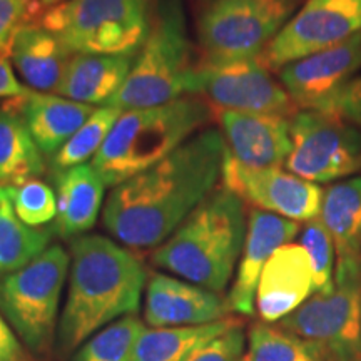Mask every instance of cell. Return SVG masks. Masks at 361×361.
Instances as JSON below:
<instances>
[{
  "label": "cell",
  "mask_w": 361,
  "mask_h": 361,
  "mask_svg": "<svg viewBox=\"0 0 361 361\" xmlns=\"http://www.w3.org/2000/svg\"><path fill=\"white\" fill-rule=\"evenodd\" d=\"M44 156L49 159L85 124L97 107L47 92H30L12 99Z\"/></svg>",
  "instance_id": "d6986e66"
},
{
  "label": "cell",
  "mask_w": 361,
  "mask_h": 361,
  "mask_svg": "<svg viewBox=\"0 0 361 361\" xmlns=\"http://www.w3.org/2000/svg\"><path fill=\"white\" fill-rule=\"evenodd\" d=\"M234 324H238L236 319L226 318L202 326L144 329L134 348L133 361H183L194 348L223 335Z\"/></svg>",
  "instance_id": "484cf974"
},
{
  "label": "cell",
  "mask_w": 361,
  "mask_h": 361,
  "mask_svg": "<svg viewBox=\"0 0 361 361\" xmlns=\"http://www.w3.org/2000/svg\"><path fill=\"white\" fill-rule=\"evenodd\" d=\"M135 56L74 54L57 94L89 106H107L128 80Z\"/></svg>",
  "instance_id": "7402d4cb"
},
{
  "label": "cell",
  "mask_w": 361,
  "mask_h": 361,
  "mask_svg": "<svg viewBox=\"0 0 361 361\" xmlns=\"http://www.w3.org/2000/svg\"><path fill=\"white\" fill-rule=\"evenodd\" d=\"M286 169L310 183H328L361 171V130L336 116L298 111L290 119Z\"/></svg>",
  "instance_id": "8fae6325"
},
{
  "label": "cell",
  "mask_w": 361,
  "mask_h": 361,
  "mask_svg": "<svg viewBox=\"0 0 361 361\" xmlns=\"http://www.w3.org/2000/svg\"><path fill=\"white\" fill-rule=\"evenodd\" d=\"M243 361H324V358L310 343L293 333L261 322L250 329Z\"/></svg>",
  "instance_id": "f1b7e54d"
},
{
  "label": "cell",
  "mask_w": 361,
  "mask_h": 361,
  "mask_svg": "<svg viewBox=\"0 0 361 361\" xmlns=\"http://www.w3.org/2000/svg\"><path fill=\"white\" fill-rule=\"evenodd\" d=\"M13 211L22 223L30 228L56 221L57 196L52 186L40 179H30L22 184H7Z\"/></svg>",
  "instance_id": "f546056e"
},
{
  "label": "cell",
  "mask_w": 361,
  "mask_h": 361,
  "mask_svg": "<svg viewBox=\"0 0 361 361\" xmlns=\"http://www.w3.org/2000/svg\"><path fill=\"white\" fill-rule=\"evenodd\" d=\"M316 293L308 251L288 243L273 252L256 290V308L263 323H279Z\"/></svg>",
  "instance_id": "e0dca14e"
},
{
  "label": "cell",
  "mask_w": 361,
  "mask_h": 361,
  "mask_svg": "<svg viewBox=\"0 0 361 361\" xmlns=\"http://www.w3.org/2000/svg\"><path fill=\"white\" fill-rule=\"evenodd\" d=\"M300 245L308 251L314 269L316 293L328 290L333 284V261H335V243L324 228L322 219L306 221L300 236Z\"/></svg>",
  "instance_id": "4dcf8cb0"
},
{
  "label": "cell",
  "mask_w": 361,
  "mask_h": 361,
  "mask_svg": "<svg viewBox=\"0 0 361 361\" xmlns=\"http://www.w3.org/2000/svg\"><path fill=\"white\" fill-rule=\"evenodd\" d=\"M245 355V333L241 324H234L223 335L202 343L183 361H243Z\"/></svg>",
  "instance_id": "d6a6232c"
},
{
  "label": "cell",
  "mask_w": 361,
  "mask_h": 361,
  "mask_svg": "<svg viewBox=\"0 0 361 361\" xmlns=\"http://www.w3.org/2000/svg\"><path fill=\"white\" fill-rule=\"evenodd\" d=\"M45 171L44 154L13 101L0 107V183L22 184L39 179Z\"/></svg>",
  "instance_id": "603a6c76"
},
{
  "label": "cell",
  "mask_w": 361,
  "mask_h": 361,
  "mask_svg": "<svg viewBox=\"0 0 361 361\" xmlns=\"http://www.w3.org/2000/svg\"><path fill=\"white\" fill-rule=\"evenodd\" d=\"M69 268V252L54 245L0 278V313L32 353H45L51 346Z\"/></svg>",
  "instance_id": "ba28073f"
},
{
  "label": "cell",
  "mask_w": 361,
  "mask_h": 361,
  "mask_svg": "<svg viewBox=\"0 0 361 361\" xmlns=\"http://www.w3.org/2000/svg\"><path fill=\"white\" fill-rule=\"evenodd\" d=\"M192 66L183 0H156L151 32L128 80L107 106L128 111L176 101L184 94Z\"/></svg>",
  "instance_id": "5b68a950"
},
{
  "label": "cell",
  "mask_w": 361,
  "mask_h": 361,
  "mask_svg": "<svg viewBox=\"0 0 361 361\" xmlns=\"http://www.w3.org/2000/svg\"><path fill=\"white\" fill-rule=\"evenodd\" d=\"M72 57L74 54L39 20L22 27L8 49L17 74L40 92H57Z\"/></svg>",
  "instance_id": "ffe728a7"
},
{
  "label": "cell",
  "mask_w": 361,
  "mask_h": 361,
  "mask_svg": "<svg viewBox=\"0 0 361 361\" xmlns=\"http://www.w3.org/2000/svg\"><path fill=\"white\" fill-rule=\"evenodd\" d=\"M151 0H66L39 22L72 54L135 56L152 25Z\"/></svg>",
  "instance_id": "8992f818"
},
{
  "label": "cell",
  "mask_w": 361,
  "mask_h": 361,
  "mask_svg": "<svg viewBox=\"0 0 361 361\" xmlns=\"http://www.w3.org/2000/svg\"><path fill=\"white\" fill-rule=\"evenodd\" d=\"M40 17L39 0H0V56L8 57L16 34Z\"/></svg>",
  "instance_id": "1f68e13d"
},
{
  "label": "cell",
  "mask_w": 361,
  "mask_h": 361,
  "mask_svg": "<svg viewBox=\"0 0 361 361\" xmlns=\"http://www.w3.org/2000/svg\"><path fill=\"white\" fill-rule=\"evenodd\" d=\"M0 361H32L29 351L0 313Z\"/></svg>",
  "instance_id": "e575fe53"
},
{
  "label": "cell",
  "mask_w": 361,
  "mask_h": 361,
  "mask_svg": "<svg viewBox=\"0 0 361 361\" xmlns=\"http://www.w3.org/2000/svg\"><path fill=\"white\" fill-rule=\"evenodd\" d=\"M319 219L331 234L338 259L361 256V178L341 180L323 191Z\"/></svg>",
  "instance_id": "cb8c5ba5"
},
{
  "label": "cell",
  "mask_w": 361,
  "mask_h": 361,
  "mask_svg": "<svg viewBox=\"0 0 361 361\" xmlns=\"http://www.w3.org/2000/svg\"><path fill=\"white\" fill-rule=\"evenodd\" d=\"M361 67V32L279 69L283 87L301 111H318Z\"/></svg>",
  "instance_id": "5bb4252c"
},
{
  "label": "cell",
  "mask_w": 361,
  "mask_h": 361,
  "mask_svg": "<svg viewBox=\"0 0 361 361\" xmlns=\"http://www.w3.org/2000/svg\"><path fill=\"white\" fill-rule=\"evenodd\" d=\"M324 361H361V256L338 259L333 284L279 322Z\"/></svg>",
  "instance_id": "52a82bcc"
},
{
  "label": "cell",
  "mask_w": 361,
  "mask_h": 361,
  "mask_svg": "<svg viewBox=\"0 0 361 361\" xmlns=\"http://www.w3.org/2000/svg\"><path fill=\"white\" fill-rule=\"evenodd\" d=\"M247 233L245 201L214 189L152 252V263L189 283L221 293L231 281Z\"/></svg>",
  "instance_id": "3957f363"
},
{
  "label": "cell",
  "mask_w": 361,
  "mask_h": 361,
  "mask_svg": "<svg viewBox=\"0 0 361 361\" xmlns=\"http://www.w3.org/2000/svg\"><path fill=\"white\" fill-rule=\"evenodd\" d=\"M146 286L141 259L109 238L90 234L71 243L67 300L59 322V345L78 350L99 329L135 314Z\"/></svg>",
  "instance_id": "7a4b0ae2"
},
{
  "label": "cell",
  "mask_w": 361,
  "mask_h": 361,
  "mask_svg": "<svg viewBox=\"0 0 361 361\" xmlns=\"http://www.w3.org/2000/svg\"><path fill=\"white\" fill-rule=\"evenodd\" d=\"M229 303L219 293L156 273L149 278L144 322L151 328L202 326L228 318Z\"/></svg>",
  "instance_id": "9a60e30c"
},
{
  "label": "cell",
  "mask_w": 361,
  "mask_h": 361,
  "mask_svg": "<svg viewBox=\"0 0 361 361\" xmlns=\"http://www.w3.org/2000/svg\"><path fill=\"white\" fill-rule=\"evenodd\" d=\"M27 89L19 82L11 59L0 56V99H16L24 96Z\"/></svg>",
  "instance_id": "d590c367"
},
{
  "label": "cell",
  "mask_w": 361,
  "mask_h": 361,
  "mask_svg": "<svg viewBox=\"0 0 361 361\" xmlns=\"http://www.w3.org/2000/svg\"><path fill=\"white\" fill-rule=\"evenodd\" d=\"M52 231L17 218L7 184L0 183V278L16 273L47 250Z\"/></svg>",
  "instance_id": "d4e9b609"
},
{
  "label": "cell",
  "mask_w": 361,
  "mask_h": 361,
  "mask_svg": "<svg viewBox=\"0 0 361 361\" xmlns=\"http://www.w3.org/2000/svg\"><path fill=\"white\" fill-rule=\"evenodd\" d=\"M361 32V0H306L271 40L261 62L279 71L291 62L338 45Z\"/></svg>",
  "instance_id": "7c38bea8"
},
{
  "label": "cell",
  "mask_w": 361,
  "mask_h": 361,
  "mask_svg": "<svg viewBox=\"0 0 361 361\" xmlns=\"http://www.w3.org/2000/svg\"><path fill=\"white\" fill-rule=\"evenodd\" d=\"M106 183L92 164H80L54 173L57 216L52 233L61 238H79L97 223Z\"/></svg>",
  "instance_id": "44dd1931"
},
{
  "label": "cell",
  "mask_w": 361,
  "mask_h": 361,
  "mask_svg": "<svg viewBox=\"0 0 361 361\" xmlns=\"http://www.w3.org/2000/svg\"><path fill=\"white\" fill-rule=\"evenodd\" d=\"M295 7L296 0H200L196 24L201 61L259 57Z\"/></svg>",
  "instance_id": "9c48e42d"
},
{
  "label": "cell",
  "mask_w": 361,
  "mask_h": 361,
  "mask_svg": "<svg viewBox=\"0 0 361 361\" xmlns=\"http://www.w3.org/2000/svg\"><path fill=\"white\" fill-rule=\"evenodd\" d=\"M144 329L146 326L135 314L116 319L84 341L72 361H133L134 348Z\"/></svg>",
  "instance_id": "83f0119b"
},
{
  "label": "cell",
  "mask_w": 361,
  "mask_h": 361,
  "mask_svg": "<svg viewBox=\"0 0 361 361\" xmlns=\"http://www.w3.org/2000/svg\"><path fill=\"white\" fill-rule=\"evenodd\" d=\"M184 94L204 97L218 109L284 117H293L298 112L290 94L273 79L259 57L226 62L200 61L189 71Z\"/></svg>",
  "instance_id": "30bf717a"
},
{
  "label": "cell",
  "mask_w": 361,
  "mask_h": 361,
  "mask_svg": "<svg viewBox=\"0 0 361 361\" xmlns=\"http://www.w3.org/2000/svg\"><path fill=\"white\" fill-rule=\"evenodd\" d=\"M226 142L218 129L194 134L156 166L112 188L104 226L124 246H161L214 191Z\"/></svg>",
  "instance_id": "6da1fadb"
},
{
  "label": "cell",
  "mask_w": 361,
  "mask_h": 361,
  "mask_svg": "<svg viewBox=\"0 0 361 361\" xmlns=\"http://www.w3.org/2000/svg\"><path fill=\"white\" fill-rule=\"evenodd\" d=\"M298 233L300 223L296 221L261 209H251L241 261L228 296L231 311L246 316L255 313L256 290L266 263L278 247L291 243Z\"/></svg>",
  "instance_id": "ac0fdd59"
},
{
  "label": "cell",
  "mask_w": 361,
  "mask_h": 361,
  "mask_svg": "<svg viewBox=\"0 0 361 361\" xmlns=\"http://www.w3.org/2000/svg\"><path fill=\"white\" fill-rule=\"evenodd\" d=\"M226 152L247 169H279L291 152L290 119L278 114H255L216 109Z\"/></svg>",
  "instance_id": "2e32d148"
},
{
  "label": "cell",
  "mask_w": 361,
  "mask_h": 361,
  "mask_svg": "<svg viewBox=\"0 0 361 361\" xmlns=\"http://www.w3.org/2000/svg\"><path fill=\"white\" fill-rule=\"evenodd\" d=\"M121 114L123 111L117 107H97L82 128L51 157V169L54 173H61V171L75 168V166L85 164L89 159H94Z\"/></svg>",
  "instance_id": "4316f807"
},
{
  "label": "cell",
  "mask_w": 361,
  "mask_h": 361,
  "mask_svg": "<svg viewBox=\"0 0 361 361\" xmlns=\"http://www.w3.org/2000/svg\"><path fill=\"white\" fill-rule=\"evenodd\" d=\"M361 130V78L351 79L318 109Z\"/></svg>",
  "instance_id": "836d02e7"
},
{
  "label": "cell",
  "mask_w": 361,
  "mask_h": 361,
  "mask_svg": "<svg viewBox=\"0 0 361 361\" xmlns=\"http://www.w3.org/2000/svg\"><path fill=\"white\" fill-rule=\"evenodd\" d=\"M211 114L213 109L194 97L123 111L94 156L92 168L106 186H119L173 154L209 123Z\"/></svg>",
  "instance_id": "277c9868"
},
{
  "label": "cell",
  "mask_w": 361,
  "mask_h": 361,
  "mask_svg": "<svg viewBox=\"0 0 361 361\" xmlns=\"http://www.w3.org/2000/svg\"><path fill=\"white\" fill-rule=\"evenodd\" d=\"M66 2V0H39V4L45 8H51V7H56L59 4Z\"/></svg>",
  "instance_id": "8d00e7d4"
},
{
  "label": "cell",
  "mask_w": 361,
  "mask_h": 361,
  "mask_svg": "<svg viewBox=\"0 0 361 361\" xmlns=\"http://www.w3.org/2000/svg\"><path fill=\"white\" fill-rule=\"evenodd\" d=\"M223 184L256 209L291 221H311L319 214L323 189L281 169H247L226 152Z\"/></svg>",
  "instance_id": "4fadbf2b"
}]
</instances>
